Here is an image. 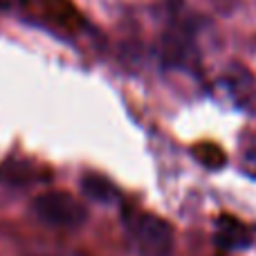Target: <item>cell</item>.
Masks as SVG:
<instances>
[{
  "label": "cell",
  "mask_w": 256,
  "mask_h": 256,
  "mask_svg": "<svg viewBox=\"0 0 256 256\" xmlns=\"http://www.w3.org/2000/svg\"><path fill=\"white\" fill-rule=\"evenodd\" d=\"M22 7L36 22L61 34H76L84 30L86 20L72 0H25Z\"/></svg>",
  "instance_id": "3957f363"
},
{
  "label": "cell",
  "mask_w": 256,
  "mask_h": 256,
  "mask_svg": "<svg viewBox=\"0 0 256 256\" xmlns=\"http://www.w3.org/2000/svg\"><path fill=\"white\" fill-rule=\"evenodd\" d=\"M81 191L86 194V198H90L92 202H112V200L120 198V194H117V186L112 184L108 178H104L102 173H84L81 176Z\"/></svg>",
  "instance_id": "8992f818"
},
{
  "label": "cell",
  "mask_w": 256,
  "mask_h": 256,
  "mask_svg": "<svg viewBox=\"0 0 256 256\" xmlns=\"http://www.w3.org/2000/svg\"><path fill=\"white\" fill-rule=\"evenodd\" d=\"M124 225L142 256H171L173 230L164 218L128 209L124 214Z\"/></svg>",
  "instance_id": "6da1fadb"
},
{
  "label": "cell",
  "mask_w": 256,
  "mask_h": 256,
  "mask_svg": "<svg viewBox=\"0 0 256 256\" xmlns=\"http://www.w3.org/2000/svg\"><path fill=\"white\" fill-rule=\"evenodd\" d=\"M34 214L54 230H76L88 220V209L74 196L63 191H45L34 198Z\"/></svg>",
  "instance_id": "7a4b0ae2"
},
{
  "label": "cell",
  "mask_w": 256,
  "mask_h": 256,
  "mask_svg": "<svg viewBox=\"0 0 256 256\" xmlns=\"http://www.w3.org/2000/svg\"><path fill=\"white\" fill-rule=\"evenodd\" d=\"M216 243L222 250H243L252 243V234L238 218L220 216L216 222Z\"/></svg>",
  "instance_id": "5b68a950"
},
{
  "label": "cell",
  "mask_w": 256,
  "mask_h": 256,
  "mask_svg": "<svg viewBox=\"0 0 256 256\" xmlns=\"http://www.w3.org/2000/svg\"><path fill=\"white\" fill-rule=\"evenodd\" d=\"M194 155H196V160L207 168H220V166H225V162H227L222 148H218L216 144H198L194 148Z\"/></svg>",
  "instance_id": "ba28073f"
},
{
  "label": "cell",
  "mask_w": 256,
  "mask_h": 256,
  "mask_svg": "<svg viewBox=\"0 0 256 256\" xmlns=\"http://www.w3.org/2000/svg\"><path fill=\"white\" fill-rule=\"evenodd\" d=\"M240 168L248 176L256 178V135H252L243 144V150H240Z\"/></svg>",
  "instance_id": "9c48e42d"
},
{
  "label": "cell",
  "mask_w": 256,
  "mask_h": 256,
  "mask_svg": "<svg viewBox=\"0 0 256 256\" xmlns=\"http://www.w3.org/2000/svg\"><path fill=\"white\" fill-rule=\"evenodd\" d=\"M225 86L240 108L256 112V79L250 72H245L243 68H234L225 74Z\"/></svg>",
  "instance_id": "277c9868"
},
{
  "label": "cell",
  "mask_w": 256,
  "mask_h": 256,
  "mask_svg": "<svg viewBox=\"0 0 256 256\" xmlns=\"http://www.w3.org/2000/svg\"><path fill=\"white\" fill-rule=\"evenodd\" d=\"M0 180L7 184H27V182L36 180V168L30 162L12 160L4 166H0Z\"/></svg>",
  "instance_id": "52a82bcc"
},
{
  "label": "cell",
  "mask_w": 256,
  "mask_h": 256,
  "mask_svg": "<svg viewBox=\"0 0 256 256\" xmlns=\"http://www.w3.org/2000/svg\"><path fill=\"white\" fill-rule=\"evenodd\" d=\"M25 0H0V12H9L14 7H22Z\"/></svg>",
  "instance_id": "30bf717a"
}]
</instances>
